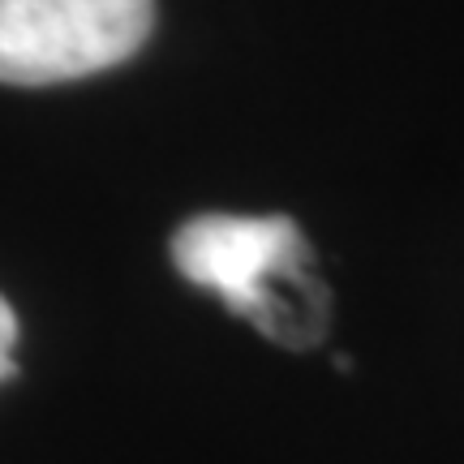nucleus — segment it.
<instances>
[{"label":"nucleus","mask_w":464,"mask_h":464,"mask_svg":"<svg viewBox=\"0 0 464 464\" xmlns=\"http://www.w3.org/2000/svg\"><path fill=\"white\" fill-rule=\"evenodd\" d=\"M155 0H0V82L52 86L130 61Z\"/></svg>","instance_id":"f03ea898"},{"label":"nucleus","mask_w":464,"mask_h":464,"mask_svg":"<svg viewBox=\"0 0 464 464\" xmlns=\"http://www.w3.org/2000/svg\"><path fill=\"white\" fill-rule=\"evenodd\" d=\"M14 344H17V318L14 310H9V301L0 297V382L14 374Z\"/></svg>","instance_id":"7ed1b4c3"},{"label":"nucleus","mask_w":464,"mask_h":464,"mask_svg":"<svg viewBox=\"0 0 464 464\" xmlns=\"http://www.w3.org/2000/svg\"><path fill=\"white\" fill-rule=\"evenodd\" d=\"M172 263L194 288L288 348H310L327 327V288L288 216H194L172 237Z\"/></svg>","instance_id":"f257e3e1"}]
</instances>
